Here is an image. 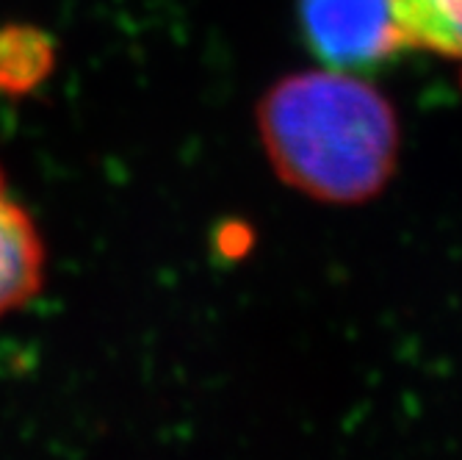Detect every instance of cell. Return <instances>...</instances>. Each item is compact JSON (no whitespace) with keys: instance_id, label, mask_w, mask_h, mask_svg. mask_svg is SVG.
Instances as JSON below:
<instances>
[{"instance_id":"1","label":"cell","mask_w":462,"mask_h":460,"mask_svg":"<svg viewBox=\"0 0 462 460\" xmlns=\"http://www.w3.org/2000/svg\"><path fill=\"white\" fill-rule=\"evenodd\" d=\"M258 131L280 181L321 202H365L396 173L399 117L352 72L277 80L258 106Z\"/></svg>"},{"instance_id":"2","label":"cell","mask_w":462,"mask_h":460,"mask_svg":"<svg viewBox=\"0 0 462 460\" xmlns=\"http://www.w3.org/2000/svg\"><path fill=\"white\" fill-rule=\"evenodd\" d=\"M300 28L327 70L374 72L402 53L391 0H300Z\"/></svg>"},{"instance_id":"3","label":"cell","mask_w":462,"mask_h":460,"mask_svg":"<svg viewBox=\"0 0 462 460\" xmlns=\"http://www.w3.org/2000/svg\"><path fill=\"white\" fill-rule=\"evenodd\" d=\"M48 249L0 166V319L28 308L45 288Z\"/></svg>"},{"instance_id":"4","label":"cell","mask_w":462,"mask_h":460,"mask_svg":"<svg viewBox=\"0 0 462 460\" xmlns=\"http://www.w3.org/2000/svg\"><path fill=\"white\" fill-rule=\"evenodd\" d=\"M59 45L51 31L31 23L0 25V98L23 100L56 72Z\"/></svg>"},{"instance_id":"5","label":"cell","mask_w":462,"mask_h":460,"mask_svg":"<svg viewBox=\"0 0 462 460\" xmlns=\"http://www.w3.org/2000/svg\"><path fill=\"white\" fill-rule=\"evenodd\" d=\"M404 48H424L462 64V0H391Z\"/></svg>"}]
</instances>
